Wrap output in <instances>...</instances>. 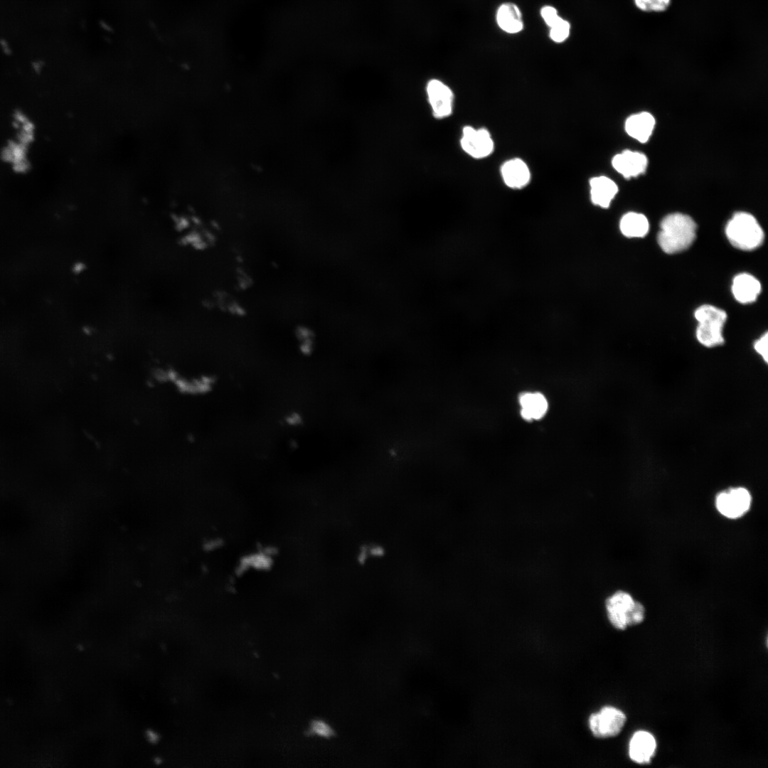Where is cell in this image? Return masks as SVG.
<instances>
[{"instance_id":"6da1fadb","label":"cell","mask_w":768,"mask_h":768,"mask_svg":"<svg viewBox=\"0 0 768 768\" xmlns=\"http://www.w3.org/2000/svg\"><path fill=\"white\" fill-rule=\"evenodd\" d=\"M697 225L684 213H673L666 215L660 223L657 242L667 254H676L688 249L696 238Z\"/></svg>"},{"instance_id":"7a4b0ae2","label":"cell","mask_w":768,"mask_h":768,"mask_svg":"<svg viewBox=\"0 0 768 768\" xmlns=\"http://www.w3.org/2000/svg\"><path fill=\"white\" fill-rule=\"evenodd\" d=\"M725 233L732 246L745 251L757 249L764 239L763 229L757 220L747 212L735 213L727 223Z\"/></svg>"},{"instance_id":"3957f363","label":"cell","mask_w":768,"mask_h":768,"mask_svg":"<svg viewBox=\"0 0 768 768\" xmlns=\"http://www.w3.org/2000/svg\"><path fill=\"white\" fill-rule=\"evenodd\" d=\"M694 316L698 321L695 338L701 346L712 348L725 343L723 328L727 316L724 310L704 304L695 310Z\"/></svg>"},{"instance_id":"277c9868","label":"cell","mask_w":768,"mask_h":768,"mask_svg":"<svg viewBox=\"0 0 768 768\" xmlns=\"http://www.w3.org/2000/svg\"><path fill=\"white\" fill-rule=\"evenodd\" d=\"M715 503L722 516L735 519L742 517L750 510L752 496L745 487H732L718 493Z\"/></svg>"},{"instance_id":"5b68a950","label":"cell","mask_w":768,"mask_h":768,"mask_svg":"<svg viewBox=\"0 0 768 768\" xmlns=\"http://www.w3.org/2000/svg\"><path fill=\"white\" fill-rule=\"evenodd\" d=\"M626 720V715L621 710L612 706H605L590 716L588 724L594 737L607 738L619 735Z\"/></svg>"},{"instance_id":"8992f818","label":"cell","mask_w":768,"mask_h":768,"mask_svg":"<svg viewBox=\"0 0 768 768\" xmlns=\"http://www.w3.org/2000/svg\"><path fill=\"white\" fill-rule=\"evenodd\" d=\"M460 144L468 155L475 159L488 156L494 147V141L487 129H475L470 126L464 127Z\"/></svg>"},{"instance_id":"52a82bcc","label":"cell","mask_w":768,"mask_h":768,"mask_svg":"<svg viewBox=\"0 0 768 768\" xmlns=\"http://www.w3.org/2000/svg\"><path fill=\"white\" fill-rule=\"evenodd\" d=\"M635 602L629 593L622 590L617 591L607 597L605 601L607 614L614 628L624 630L629 626V617Z\"/></svg>"},{"instance_id":"ba28073f","label":"cell","mask_w":768,"mask_h":768,"mask_svg":"<svg viewBox=\"0 0 768 768\" xmlns=\"http://www.w3.org/2000/svg\"><path fill=\"white\" fill-rule=\"evenodd\" d=\"M426 90L433 115L438 119L449 116L454 100L452 90L441 80L432 79L428 82Z\"/></svg>"},{"instance_id":"9c48e42d","label":"cell","mask_w":768,"mask_h":768,"mask_svg":"<svg viewBox=\"0 0 768 768\" xmlns=\"http://www.w3.org/2000/svg\"><path fill=\"white\" fill-rule=\"evenodd\" d=\"M612 164L617 172L629 178L643 174L646 169L648 159L643 153L624 150L613 157Z\"/></svg>"},{"instance_id":"30bf717a","label":"cell","mask_w":768,"mask_h":768,"mask_svg":"<svg viewBox=\"0 0 768 768\" xmlns=\"http://www.w3.org/2000/svg\"><path fill=\"white\" fill-rule=\"evenodd\" d=\"M656 742L654 737L646 731L636 732L630 740L629 755L636 763L649 764L654 756Z\"/></svg>"},{"instance_id":"8fae6325","label":"cell","mask_w":768,"mask_h":768,"mask_svg":"<svg viewBox=\"0 0 768 768\" xmlns=\"http://www.w3.org/2000/svg\"><path fill=\"white\" fill-rule=\"evenodd\" d=\"M759 281L748 273L737 274L732 279L731 291L735 299L741 304L754 302L761 292Z\"/></svg>"},{"instance_id":"7c38bea8","label":"cell","mask_w":768,"mask_h":768,"mask_svg":"<svg viewBox=\"0 0 768 768\" xmlns=\"http://www.w3.org/2000/svg\"><path fill=\"white\" fill-rule=\"evenodd\" d=\"M496 21L498 27L509 34L518 33L524 28L521 11L518 6L513 2H505L498 6Z\"/></svg>"},{"instance_id":"4fadbf2b","label":"cell","mask_w":768,"mask_h":768,"mask_svg":"<svg viewBox=\"0 0 768 768\" xmlns=\"http://www.w3.org/2000/svg\"><path fill=\"white\" fill-rule=\"evenodd\" d=\"M501 173L505 184L512 188L526 186L530 178L528 166L518 158L506 161L501 166Z\"/></svg>"},{"instance_id":"5bb4252c","label":"cell","mask_w":768,"mask_h":768,"mask_svg":"<svg viewBox=\"0 0 768 768\" xmlns=\"http://www.w3.org/2000/svg\"><path fill=\"white\" fill-rule=\"evenodd\" d=\"M592 202L601 208H608L618 192V186L611 178L604 176L593 177L590 181Z\"/></svg>"},{"instance_id":"9a60e30c","label":"cell","mask_w":768,"mask_h":768,"mask_svg":"<svg viewBox=\"0 0 768 768\" xmlns=\"http://www.w3.org/2000/svg\"><path fill=\"white\" fill-rule=\"evenodd\" d=\"M655 126V119L647 112L636 113L625 122V131L632 138L641 143L647 142Z\"/></svg>"},{"instance_id":"2e32d148","label":"cell","mask_w":768,"mask_h":768,"mask_svg":"<svg viewBox=\"0 0 768 768\" xmlns=\"http://www.w3.org/2000/svg\"><path fill=\"white\" fill-rule=\"evenodd\" d=\"M521 415L526 420H539L548 410V402L540 393H525L519 397Z\"/></svg>"},{"instance_id":"e0dca14e","label":"cell","mask_w":768,"mask_h":768,"mask_svg":"<svg viewBox=\"0 0 768 768\" xmlns=\"http://www.w3.org/2000/svg\"><path fill=\"white\" fill-rule=\"evenodd\" d=\"M619 229L625 237L644 238L649 231V222L642 213L629 212L622 217Z\"/></svg>"},{"instance_id":"ac0fdd59","label":"cell","mask_w":768,"mask_h":768,"mask_svg":"<svg viewBox=\"0 0 768 768\" xmlns=\"http://www.w3.org/2000/svg\"><path fill=\"white\" fill-rule=\"evenodd\" d=\"M571 31L570 23L563 18L550 27L549 36L555 43H561L565 41L570 36Z\"/></svg>"},{"instance_id":"d6986e66","label":"cell","mask_w":768,"mask_h":768,"mask_svg":"<svg viewBox=\"0 0 768 768\" xmlns=\"http://www.w3.org/2000/svg\"><path fill=\"white\" fill-rule=\"evenodd\" d=\"M638 9L644 11H662L669 6L670 0H634Z\"/></svg>"},{"instance_id":"ffe728a7","label":"cell","mask_w":768,"mask_h":768,"mask_svg":"<svg viewBox=\"0 0 768 768\" xmlns=\"http://www.w3.org/2000/svg\"><path fill=\"white\" fill-rule=\"evenodd\" d=\"M753 348L765 364L768 362V334L765 332L753 344Z\"/></svg>"},{"instance_id":"44dd1931","label":"cell","mask_w":768,"mask_h":768,"mask_svg":"<svg viewBox=\"0 0 768 768\" xmlns=\"http://www.w3.org/2000/svg\"><path fill=\"white\" fill-rule=\"evenodd\" d=\"M540 13L543 20L549 28L562 18L558 14L556 8L550 5L543 6Z\"/></svg>"},{"instance_id":"7402d4cb","label":"cell","mask_w":768,"mask_h":768,"mask_svg":"<svg viewBox=\"0 0 768 768\" xmlns=\"http://www.w3.org/2000/svg\"><path fill=\"white\" fill-rule=\"evenodd\" d=\"M309 730L311 733L323 737H331L334 733L331 726L321 720L314 721Z\"/></svg>"},{"instance_id":"603a6c76","label":"cell","mask_w":768,"mask_h":768,"mask_svg":"<svg viewBox=\"0 0 768 768\" xmlns=\"http://www.w3.org/2000/svg\"><path fill=\"white\" fill-rule=\"evenodd\" d=\"M645 617V608L639 602H635L634 608L630 613L628 620V626H634L641 623Z\"/></svg>"}]
</instances>
